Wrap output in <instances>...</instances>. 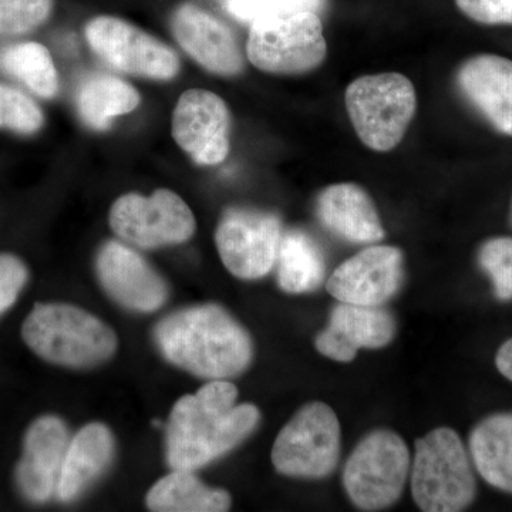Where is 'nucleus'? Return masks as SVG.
Segmentation results:
<instances>
[{
  "instance_id": "1",
  "label": "nucleus",
  "mask_w": 512,
  "mask_h": 512,
  "mask_svg": "<svg viewBox=\"0 0 512 512\" xmlns=\"http://www.w3.org/2000/svg\"><path fill=\"white\" fill-rule=\"evenodd\" d=\"M238 389L212 380L181 397L167 427V461L173 470L194 471L239 446L258 426L254 404L237 403Z\"/></svg>"
},
{
  "instance_id": "2",
  "label": "nucleus",
  "mask_w": 512,
  "mask_h": 512,
  "mask_svg": "<svg viewBox=\"0 0 512 512\" xmlns=\"http://www.w3.org/2000/svg\"><path fill=\"white\" fill-rule=\"evenodd\" d=\"M156 340L175 366L211 380L244 372L254 353L247 330L217 305L195 306L167 316L157 325Z\"/></svg>"
},
{
  "instance_id": "3",
  "label": "nucleus",
  "mask_w": 512,
  "mask_h": 512,
  "mask_svg": "<svg viewBox=\"0 0 512 512\" xmlns=\"http://www.w3.org/2000/svg\"><path fill=\"white\" fill-rule=\"evenodd\" d=\"M22 336L37 356L60 366H96L114 355L117 336L99 318L72 305H36Z\"/></svg>"
},
{
  "instance_id": "4",
  "label": "nucleus",
  "mask_w": 512,
  "mask_h": 512,
  "mask_svg": "<svg viewBox=\"0 0 512 512\" xmlns=\"http://www.w3.org/2000/svg\"><path fill=\"white\" fill-rule=\"evenodd\" d=\"M412 493L417 507L426 512L464 511L476 500L470 454L456 431L439 427L417 439Z\"/></svg>"
},
{
  "instance_id": "5",
  "label": "nucleus",
  "mask_w": 512,
  "mask_h": 512,
  "mask_svg": "<svg viewBox=\"0 0 512 512\" xmlns=\"http://www.w3.org/2000/svg\"><path fill=\"white\" fill-rule=\"evenodd\" d=\"M345 103L362 143L384 153L403 140L416 113L417 97L413 83L403 74L380 73L350 83Z\"/></svg>"
},
{
  "instance_id": "6",
  "label": "nucleus",
  "mask_w": 512,
  "mask_h": 512,
  "mask_svg": "<svg viewBox=\"0 0 512 512\" xmlns=\"http://www.w3.org/2000/svg\"><path fill=\"white\" fill-rule=\"evenodd\" d=\"M328 53L319 13L292 12L255 20L249 30V62L266 73L312 72Z\"/></svg>"
},
{
  "instance_id": "7",
  "label": "nucleus",
  "mask_w": 512,
  "mask_h": 512,
  "mask_svg": "<svg viewBox=\"0 0 512 512\" xmlns=\"http://www.w3.org/2000/svg\"><path fill=\"white\" fill-rule=\"evenodd\" d=\"M409 473L410 453L402 437L392 430H375L350 454L343 485L360 510H386L402 497Z\"/></svg>"
},
{
  "instance_id": "8",
  "label": "nucleus",
  "mask_w": 512,
  "mask_h": 512,
  "mask_svg": "<svg viewBox=\"0 0 512 512\" xmlns=\"http://www.w3.org/2000/svg\"><path fill=\"white\" fill-rule=\"evenodd\" d=\"M340 456V424L332 407L322 402L305 404L276 437L272 464L284 476L328 477Z\"/></svg>"
},
{
  "instance_id": "9",
  "label": "nucleus",
  "mask_w": 512,
  "mask_h": 512,
  "mask_svg": "<svg viewBox=\"0 0 512 512\" xmlns=\"http://www.w3.org/2000/svg\"><path fill=\"white\" fill-rule=\"evenodd\" d=\"M110 227L137 247L161 248L188 241L195 232V218L180 195L157 190L151 197H120L111 207Z\"/></svg>"
},
{
  "instance_id": "10",
  "label": "nucleus",
  "mask_w": 512,
  "mask_h": 512,
  "mask_svg": "<svg viewBox=\"0 0 512 512\" xmlns=\"http://www.w3.org/2000/svg\"><path fill=\"white\" fill-rule=\"evenodd\" d=\"M282 234L281 220L272 212L232 208L221 218L215 241L225 268L254 281L274 268Z\"/></svg>"
},
{
  "instance_id": "11",
  "label": "nucleus",
  "mask_w": 512,
  "mask_h": 512,
  "mask_svg": "<svg viewBox=\"0 0 512 512\" xmlns=\"http://www.w3.org/2000/svg\"><path fill=\"white\" fill-rule=\"evenodd\" d=\"M86 39L104 62L121 72L170 80L180 70L174 50L123 19L99 16L90 20Z\"/></svg>"
},
{
  "instance_id": "12",
  "label": "nucleus",
  "mask_w": 512,
  "mask_h": 512,
  "mask_svg": "<svg viewBox=\"0 0 512 512\" xmlns=\"http://www.w3.org/2000/svg\"><path fill=\"white\" fill-rule=\"evenodd\" d=\"M231 114L225 101L208 90L181 94L173 113V137L200 165L221 164L229 154Z\"/></svg>"
},
{
  "instance_id": "13",
  "label": "nucleus",
  "mask_w": 512,
  "mask_h": 512,
  "mask_svg": "<svg viewBox=\"0 0 512 512\" xmlns=\"http://www.w3.org/2000/svg\"><path fill=\"white\" fill-rule=\"evenodd\" d=\"M403 282V254L389 245H373L352 256L330 275L326 291L339 302L380 306Z\"/></svg>"
},
{
  "instance_id": "14",
  "label": "nucleus",
  "mask_w": 512,
  "mask_h": 512,
  "mask_svg": "<svg viewBox=\"0 0 512 512\" xmlns=\"http://www.w3.org/2000/svg\"><path fill=\"white\" fill-rule=\"evenodd\" d=\"M101 285L114 299L137 312H154L164 305L167 285L143 256L117 241H110L97 256Z\"/></svg>"
},
{
  "instance_id": "15",
  "label": "nucleus",
  "mask_w": 512,
  "mask_h": 512,
  "mask_svg": "<svg viewBox=\"0 0 512 512\" xmlns=\"http://www.w3.org/2000/svg\"><path fill=\"white\" fill-rule=\"evenodd\" d=\"M396 330V320L386 309L340 302L330 313L328 328L316 336V349L336 362H352L359 349L389 345Z\"/></svg>"
},
{
  "instance_id": "16",
  "label": "nucleus",
  "mask_w": 512,
  "mask_h": 512,
  "mask_svg": "<svg viewBox=\"0 0 512 512\" xmlns=\"http://www.w3.org/2000/svg\"><path fill=\"white\" fill-rule=\"evenodd\" d=\"M171 29L185 52L210 72L237 76L244 69V56L234 33L211 13L184 3L175 9Z\"/></svg>"
},
{
  "instance_id": "17",
  "label": "nucleus",
  "mask_w": 512,
  "mask_h": 512,
  "mask_svg": "<svg viewBox=\"0 0 512 512\" xmlns=\"http://www.w3.org/2000/svg\"><path fill=\"white\" fill-rule=\"evenodd\" d=\"M69 443V431L59 417H40L30 426L16 471L20 491L30 501L45 503L57 493Z\"/></svg>"
},
{
  "instance_id": "18",
  "label": "nucleus",
  "mask_w": 512,
  "mask_h": 512,
  "mask_svg": "<svg viewBox=\"0 0 512 512\" xmlns=\"http://www.w3.org/2000/svg\"><path fill=\"white\" fill-rule=\"evenodd\" d=\"M464 97L501 133L512 137V62L505 57H471L458 69Z\"/></svg>"
},
{
  "instance_id": "19",
  "label": "nucleus",
  "mask_w": 512,
  "mask_h": 512,
  "mask_svg": "<svg viewBox=\"0 0 512 512\" xmlns=\"http://www.w3.org/2000/svg\"><path fill=\"white\" fill-rule=\"evenodd\" d=\"M319 221L333 234L355 244H375L384 238V228L366 190L353 183L333 184L316 200Z\"/></svg>"
},
{
  "instance_id": "20",
  "label": "nucleus",
  "mask_w": 512,
  "mask_h": 512,
  "mask_svg": "<svg viewBox=\"0 0 512 512\" xmlns=\"http://www.w3.org/2000/svg\"><path fill=\"white\" fill-rule=\"evenodd\" d=\"M113 453V436L104 424L84 426L67 447L57 497L62 501L76 500L106 470Z\"/></svg>"
},
{
  "instance_id": "21",
  "label": "nucleus",
  "mask_w": 512,
  "mask_h": 512,
  "mask_svg": "<svg viewBox=\"0 0 512 512\" xmlns=\"http://www.w3.org/2000/svg\"><path fill=\"white\" fill-rule=\"evenodd\" d=\"M470 456L485 483L512 494V413L485 417L471 431Z\"/></svg>"
},
{
  "instance_id": "22",
  "label": "nucleus",
  "mask_w": 512,
  "mask_h": 512,
  "mask_svg": "<svg viewBox=\"0 0 512 512\" xmlns=\"http://www.w3.org/2000/svg\"><path fill=\"white\" fill-rule=\"evenodd\" d=\"M147 505L158 512H222L231 507V495L202 484L192 471L174 470L148 491Z\"/></svg>"
},
{
  "instance_id": "23",
  "label": "nucleus",
  "mask_w": 512,
  "mask_h": 512,
  "mask_svg": "<svg viewBox=\"0 0 512 512\" xmlns=\"http://www.w3.org/2000/svg\"><path fill=\"white\" fill-rule=\"evenodd\" d=\"M275 265H278L279 286L285 292H313L325 278L322 249L302 229H289L282 234Z\"/></svg>"
},
{
  "instance_id": "24",
  "label": "nucleus",
  "mask_w": 512,
  "mask_h": 512,
  "mask_svg": "<svg viewBox=\"0 0 512 512\" xmlns=\"http://www.w3.org/2000/svg\"><path fill=\"white\" fill-rule=\"evenodd\" d=\"M140 104V94L131 84L110 74H94L80 86L77 110L87 126L109 128L111 120L131 113Z\"/></svg>"
},
{
  "instance_id": "25",
  "label": "nucleus",
  "mask_w": 512,
  "mask_h": 512,
  "mask_svg": "<svg viewBox=\"0 0 512 512\" xmlns=\"http://www.w3.org/2000/svg\"><path fill=\"white\" fill-rule=\"evenodd\" d=\"M0 69L16 77L43 99H52L59 90L55 63L45 46L35 42L18 43L0 50Z\"/></svg>"
},
{
  "instance_id": "26",
  "label": "nucleus",
  "mask_w": 512,
  "mask_h": 512,
  "mask_svg": "<svg viewBox=\"0 0 512 512\" xmlns=\"http://www.w3.org/2000/svg\"><path fill=\"white\" fill-rule=\"evenodd\" d=\"M326 6L328 0H225L229 15L248 23L292 12L320 13Z\"/></svg>"
},
{
  "instance_id": "27",
  "label": "nucleus",
  "mask_w": 512,
  "mask_h": 512,
  "mask_svg": "<svg viewBox=\"0 0 512 512\" xmlns=\"http://www.w3.org/2000/svg\"><path fill=\"white\" fill-rule=\"evenodd\" d=\"M42 126L43 113L35 101L19 90L0 84V128L32 134Z\"/></svg>"
},
{
  "instance_id": "28",
  "label": "nucleus",
  "mask_w": 512,
  "mask_h": 512,
  "mask_svg": "<svg viewBox=\"0 0 512 512\" xmlns=\"http://www.w3.org/2000/svg\"><path fill=\"white\" fill-rule=\"evenodd\" d=\"M481 268L490 276L500 301L512 299V238H493L478 252Z\"/></svg>"
},
{
  "instance_id": "29",
  "label": "nucleus",
  "mask_w": 512,
  "mask_h": 512,
  "mask_svg": "<svg viewBox=\"0 0 512 512\" xmlns=\"http://www.w3.org/2000/svg\"><path fill=\"white\" fill-rule=\"evenodd\" d=\"M52 8L53 0H0V35H23L36 29Z\"/></svg>"
},
{
  "instance_id": "30",
  "label": "nucleus",
  "mask_w": 512,
  "mask_h": 512,
  "mask_svg": "<svg viewBox=\"0 0 512 512\" xmlns=\"http://www.w3.org/2000/svg\"><path fill=\"white\" fill-rule=\"evenodd\" d=\"M28 279V269L13 255H0V313L8 311L18 299Z\"/></svg>"
},
{
  "instance_id": "31",
  "label": "nucleus",
  "mask_w": 512,
  "mask_h": 512,
  "mask_svg": "<svg viewBox=\"0 0 512 512\" xmlns=\"http://www.w3.org/2000/svg\"><path fill=\"white\" fill-rule=\"evenodd\" d=\"M458 9L484 25H512V0H456Z\"/></svg>"
},
{
  "instance_id": "32",
  "label": "nucleus",
  "mask_w": 512,
  "mask_h": 512,
  "mask_svg": "<svg viewBox=\"0 0 512 512\" xmlns=\"http://www.w3.org/2000/svg\"><path fill=\"white\" fill-rule=\"evenodd\" d=\"M495 366L498 372L512 382V338L501 345L495 356Z\"/></svg>"
},
{
  "instance_id": "33",
  "label": "nucleus",
  "mask_w": 512,
  "mask_h": 512,
  "mask_svg": "<svg viewBox=\"0 0 512 512\" xmlns=\"http://www.w3.org/2000/svg\"><path fill=\"white\" fill-rule=\"evenodd\" d=\"M510 225L512 228V202H511V210H510Z\"/></svg>"
}]
</instances>
